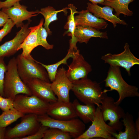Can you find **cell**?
Returning a JSON list of instances; mask_svg holds the SVG:
<instances>
[{
  "mask_svg": "<svg viewBox=\"0 0 139 139\" xmlns=\"http://www.w3.org/2000/svg\"><path fill=\"white\" fill-rule=\"evenodd\" d=\"M72 103L78 117L85 124L92 122L95 116V105H82L76 99L74 100Z\"/></svg>",
  "mask_w": 139,
  "mask_h": 139,
  "instance_id": "22",
  "label": "cell"
},
{
  "mask_svg": "<svg viewBox=\"0 0 139 139\" xmlns=\"http://www.w3.org/2000/svg\"><path fill=\"white\" fill-rule=\"evenodd\" d=\"M3 91L4 97L13 100L19 94L32 95L28 88L19 76L17 69L16 58L14 57L9 60L7 65Z\"/></svg>",
  "mask_w": 139,
  "mask_h": 139,
  "instance_id": "3",
  "label": "cell"
},
{
  "mask_svg": "<svg viewBox=\"0 0 139 139\" xmlns=\"http://www.w3.org/2000/svg\"><path fill=\"white\" fill-rule=\"evenodd\" d=\"M46 114L54 119L67 120L78 117L72 103L58 100L49 103Z\"/></svg>",
  "mask_w": 139,
  "mask_h": 139,
  "instance_id": "14",
  "label": "cell"
},
{
  "mask_svg": "<svg viewBox=\"0 0 139 139\" xmlns=\"http://www.w3.org/2000/svg\"><path fill=\"white\" fill-rule=\"evenodd\" d=\"M44 21V19H42L38 25L29 28L30 32L18 49V51L21 49H22L21 54L23 56L27 57L30 55L32 50L38 46L37 34L39 29L42 26Z\"/></svg>",
  "mask_w": 139,
  "mask_h": 139,
  "instance_id": "20",
  "label": "cell"
},
{
  "mask_svg": "<svg viewBox=\"0 0 139 139\" xmlns=\"http://www.w3.org/2000/svg\"><path fill=\"white\" fill-rule=\"evenodd\" d=\"M21 0H6L0 2V9L3 8H7L11 7L16 2Z\"/></svg>",
  "mask_w": 139,
  "mask_h": 139,
  "instance_id": "34",
  "label": "cell"
},
{
  "mask_svg": "<svg viewBox=\"0 0 139 139\" xmlns=\"http://www.w3.org/2000/svg\"><path fill=\"white\" fill-rule=\"evenodd\" d=\"M79 14L74 16L76 26L81 25L88 26L97 30L106 29L108 24L103 19L98 18L88 10L78 12Z\"/></svg>",
  "mask_w": 139,
  "mask_h": 139,
  "instance_id": "18",
  "label": "cell"
},
{
  "mask_svg": "<svg viewBox=\"0 0 139 139\" xmlns=\"http://www.w3.org/2000/svg\"><path fill=\"white\" fill-rule=\"evenodd\" d=\"M14 25L12 20L9 19L0 30V42L5 36L10 32Z\"/></svg>",
  "mask_w": 139,
  "mask_h": 139,
  "instance_id": "31",
  "label": "cell"
},
{
  "mask_svg": "<svg viewBox=\"0 0 139 139\" xmlns=\"http://www.w3.org/2000/svg\"><path fill=\"white\" fill-rule=\"evenodd\" d=\"M49 103L33 95L19 94L13 100V107L25 114H34L38 116L46 114Z\"/></svg>",
  "mask_w": 139,
  "mask_h": 139,
  "instance_id": "6",
  "label": "cell"
},
{
  "mask_svg": "<svg viewBox=\"0 0 139 139\" xmlns=\"http://www.w3.org/2000/svg\"><path fill=\"white\" fill-rule=\"evenodd\" d=\"M37 117V115L34 114L24 115L21 118L20 123L6 130L5 139H21L34 134L41 126Z\"/></svg>",
  "mask_w": 139,
  "mask_h": 139,
  "instance_id": "9",
  "label": "cell"
},
{
  "mask_svg": "<svg viewBox=\"0 0 139 139\" xmlns=\"http://www.w3.org/2000/svg\"><path fill=\"white\" fill-rule=\"evenodd\" d=\"M37 119L41 125L49 128H58L68 133L72 138L75 139L82 134L85 129V124L77 118L67 120H58L46 114L38 116Z\"/></svg>",
  "mask_w": 139,
  "mask_h": 139,
  "instance_id": "5",
  "label": "cell"
},
{
  "mask_svg": "<svg viewBox=\"0 0 139 139\" xmlns=\"http://www.w3.org/2000/svg\"><path fill=\"white\" fill-rule=\"evenodd\" d=\"M13 101L0 95V108L4 111L13 108Z\"/></svg>",
  "mask_w": 139,
  "mask_h": 139,
  "instance_id": "33",
  "label": "cell"
},
{
  "mask_svg": "<svg viewBox=\"0 0 139 139\" xmlns=\"http://www.w3.org/2000/svg\"><path fill=\"white\" fill-rule=\"evenodd\" d=\"M16 58L17 71L23 82L32 78H38L50 83L45 68L31 55L24 57L20 54Z\"/></svg>",
  "mask_w": 139,
  "mask_h": 139,
  "instance_id": "4",
  "label": "cell"
},
{
  "mask_svg": "<svg viewBox=\"0 0 139 139\" xmlns=\"http://www.w3.org/2000/svg\"><path fill=\"white\" fill-rule=\"evenodd\" d=\"M121 122L125 127L124 132L121 131L113 133L112 135L115 139H139L135 127V122L133 116L128 112L125 113Z\"/></svg>",
  "mask_w": 139,
  "mask_h": 139,
  "instance_id": "21",
  "label": "cell"
},
{
  "mask_svg": "<svg viewBox=\"0 0 139 139\" xmlns=\"http://www.w3.org/2000/svg\"><path fill=\"white\" fill-rule=\"evenodd\" d=\"M68 9L71 11L70 14L68 16L67 21L65 25L64 28L68 30L64 34L67 33L69 36L71 37L72 38L70 42L73 43L75 40L74 32L76 25L74 19V15L76 13H78V12L76 11V8L72 4H70L68 5Z\"/></svg>",
  "mask_w": 139,
  "mask_h": 139,
  "instance_id": "27",
  "label": "cell"
},
{
  "mask_svg": "<svg viewBox=\"0 0 139 139\" xmlns=\"http://www.w3.org/2000/svg\"><path fill=\"white\" fill-rule=\"evenodd\" d=\"M68 8L66 7L62 10L57 11L53 7L48 6L41 9L39 13L41 14L44 18L45 21L44 25L48 34L50 35L51 33L49 28V24L52 22L57 20V14L58 13L61 12H66L65 11Z\"/></svg>",
  "mask_w": 139,
  "mask_h": 139,
  "instance_id": "25",
  "label": "cell"
},
{
  "mask_svg": "<svg viewBox=\"0 0 139 139\" xmlns=\"http://www.w3.org/2000/svg\"><path fill=\"white\" fill-rule=\"evenodd\" d=\"M93 4H101L104 2V0H89Z\"/></svg>",
  "mask_w": 139,
  "mask_h": 139,
  "instance_id": "38",
  "label": "cell"
},
{
  "mask_svg": "<svg viewBox=\"0 0 139 139\" xmlns=\"http://www.w3.org/2000/svg\"><path fill=\"white\" fill-rule=\"evenodd\" d=\"M70 48L68 53L65 57L57 62L52 64L46 65L37 61L38 63L42 65L46 69L50 81L52 82L55 80L58 68L61 64L67 65V60L70 58H73L75 50L77 48L76 45L70 44Z\"/></svg>",
  "mask_w": 139,
  "mask_h": 139,
  "instance_id": "23",
  "label": "cell"
},
{
  "mask_svg": "<svg viewBox=\"0 0 139 139\" xmlns=\"http://www.w3.org/2000/svg\"><path fill=\"white\" fill-rule=\"evenodd\" d=\"M115 102L113 98L107 94L102 99L99 107L104 121H109L108 124L119 132L121 131L123 128V123L120 119L124 117L125 113L121 107L115 104Z\"/></svg>",
  "mask_w": 139,
  "mask_h": 139,
  "instance_id": "7",
  "label": "cell"
},
{
  "mask_svg": "<svg viewBox=\"0 0 139 139\" xmlns=\"http://www.w3.org/2000/svg\"><path fill=\"white\" fill-rule=\"evenodd\" d=\"M86 7L89 12L94 14L97 17L103 19L112 23L114 27L115 28L117 24L123 25L127 24L125 21L121 20L112 13L113 9L111 7L106 6L103 7H100L97 4L88 3Z\"/></svg>",
  "mask_w": 139,
  "mask_h": 139,
  "instance_id": "17",
  "label": "cell"
},
{
  "mask_svg": "<svg viewBox=\"0 0 139 139\" xmlns=\"http://www.w3.org/2000/svg\"><path fill=\"white\" fill-rule=\"evenodd\" d=\"M9 19L8 15L0 9V27L3 26Z\"/></svg>",
  "mask_w": 139,
  "mask_h": 139,
  "instance_id": "35",
  "label": "cell"
},
{
  "mask_svg": "<svg viewBox=\"0 0 139 139\" xmlns=\"http://www.w3.org/2000/svg\"><path fill=\"white\" fill-rule=\"evenodd\" d=\"M77 48L74 53L72 63L68 65L66 71L67 76L72 83L80 79L87 78L89 74L92 70L91 65L84 59Z\"/></svg>",
  "mask_w": 139,
  "mask_h": 139,
  "instance_id": "11",
  "label": "cell"
},
{
  "mask_svg": "<svg viewBox=\"0 0 139 139\" xmlns=\"http://www.w3.org/2000/svg\"><path fill=\"white\" fill-rule=\"evenodd\" d=\"M105 0V1H114V0Z\"/></svg>",
  "mask_w": 139,
  "mask_h": 139,
  "instance_id": "39",
  "label": "cell"
},
{
  "mask_svg": "<svg viewBox=\"0 0 139 139\" xmlns=\"http://www.w3.org/2000/svg\"><path fill=\"white\" fill-rule=\"evenodd\" d=\"M24 115L14 107L3 111L0 115V126L6 128Z\"/></svg>",
  "mask_w": 139,
  "mask_h": 139,
  "instance_id": "26",
  "label": "cell"
},
{
  "mask_svg": "<svg viewBox=\"0 0 139 139\" xmlns=\"http://www.w3.org/2000/svg\"><path fill=\"white\" fill-rule=\"evenodd\" d=\"M134 0H114L105 1L102 5L108 6L112 7L116 12L114 15L119 18L120 14L125 16H132L133 13L128 8V5Z\"/></svg>",
  "mask_w": 139,
  "mask_h": 139,
  "instance_id": "24",
  "label": "cell"
},
{
  "mask_svg": "<svg viewBox=\"0 0 139 139\" xmlns=\"http://www.w3.org/2000/svg\"><path fill=\"white\" fill-rule=\"evenodd\" d=\"M72 86L73 83L67 77L65 68L62 67L57 69L55 79L51 83V88L58 100L70 102L69 92Z\"/></svg>",
  "mask_w": 139,
  "mask_h": 139,
  "instance_id": "12",
  "label": "cell"
},
{
  "mask_svg": "<svg viewBox=\"0 0 139 139\" xmlns=\"http://www.w3.org/2000/svg\"><path fill=\"white\" fill-rule=\"evenodd\" d=\"M135 124L137 132L138 134L139 135V116L135 122Z\"/></svg>",
  "mask_w": 139,
  "mask_h": 139,
  "instance_id": "37",
  "label": "cell"
},
{
  "mask_svg": "<svg viewBox=\"0 0 139 139\" xmlns=\"http://www.w3.org/2000/svg\"><path fill=\"white\" fill-rule=\"evenodd\" d=\"M124 51L118 54L108 53L103 56L102 60L110 66H118L124 68L129 75H131V67L135 65L139 64V59L135 57L131 52L129 46L126 43Z\"/></svg>",
  "mask_w": 139,
  "mask_h": 139,
  "instance_id": "10",
  "label": "cell"
},
{
  "mask_svg": "<svg viewBox=\"0 0 139 139\" xmlns=\"http://www.w3.org/2000/svg\"><path fill=\"white\" fill-rule=\"evenodd\" d=\"M1 2V0H0V2Z\"/></svg>",
  "mask_w": 139,
  "mask_h": 139,
  "instance_id": "40",
  "label": "cell"
},
{
  "mask_svg": "<svg viewBox=\"0 0 139 139\" xmlns=\"http://www.w3.org/2000/svg\"><path fill=\"white\" fill-rule=\"evenodd\" d=\"M71 90L77 99L85 104L96 105L98 107L107 94L99 83L88 78L73 82Z\"/></svg>",
  "mask_w": 139,
  "mask_h": 139,
  "instance_id": "2",
  "label": "cell"
},
{
  "mask_svg": "<svg viewBox=\"0 0 139 139\" xmlns=\"http://www.w3.org/2000/svg\"><path fill=\"white\" fill-rule=\"evenodd\" d=\"M104 81L105 86L110 88L109 90L104 89V92H107L115 90L118 93L119 98L115 103L116 105H119L126 98L139 97L138 88L129 84L124 80L119 66H110Z\"/></svg>",
  "mask_w": 139,
  "mask_h": 139,
  "instance_id": "1",
  "label": "cell"
},
{
  "mask_svg": "<svg viewBox=\"0 0 139 139\" xmlns=\"http://www.w3.org/2000/svg\"><path fill=\"white\" fill-rule=\"evenodd\" d=\"M48 34L46 29L42 26L39 29L37 34L38 46H41L47 50L52 49L53 45H50L47 42V38Z\"/></svg>",
  "mask_w": 139,
  "mask_h": 139,
  "instance_id": "29",
  "label": "cell"
},
{
  "mask_svg": "<svg viewBox=\"0 0 139 139\" xmlns=\"http://www.w3.org/2000/svg\"><path fill=\"white\" fill-rule=\"evenodd\" d=\"M6 131V128L2 127L0 126V139H5Z\"/></svg>",
  "mask_w": 139,
  "mask_h": 139,
  "instance_id": "36",
  "label": "cell"
},
{
  "mask_svg": "<svg viewBox=\"0 0 139 139\" xmlns=\"http://www.w3.org/2000/svg\"><path fill=\"white\" fill-rule=\"evenodd\" d=\"M89 128L76 139H91L101 138L105 139H115L112 135L117 132L107 124L104 120L100 108L95 109L94 118Z\"/></svg>",
  "mask_w": 139,
  "mask_h": 139,
  "instance_id": "8",
  "label": "cell"
},
{
  "mask_svg": "<svg viewBox=\"0 0 139 139\" xmlns=\"http://www.w3.org/2000/svg\"><path fill=\"white\" fill-rule=\"evenodd\" d=\"M72 137L68 133L56 128H49L45 133L43 139H71Z\"/></svg>",
  "mask_w": 139,
  "mask_h": 139,
  "instance_id": "28",
  "label": "cell"
},
{
  "mask_svg": "<svg viewBox=\"0 0 139 139\" xmlns=\"http://www.w3.org/2000/svg\"><path fill=\"white\" fill-rule=\"evenodd\" d=\"M24 83L32 95L49 103L58 100L51 89V83L38 78H32Z\"/></svg>",
  "mask_w": 139,
  "mask_h": 139,
  "instance_id": "13",
  "label": "cell"
},
{
  "mask_svg": "<svg viewBox=\"0 0 139 139\" xmlns=\"http://www.w3.org/2000/svg\"><path fill=\"white\" fill-rule=\"evenodd\" d=\"M27 7L20 4L19 2L15 4L11 7L3 8L2 11L7 14L18 28L24 25L23 22L28 20L31 22V18L39 14V11H29L27 10Z\"/></svg>",
  "mask_w": 139,
  "mask_h": 139,
  "instance_id": "15",
  "label": "cell"
},
{
  "mask_svg": "<svg viewBox=\"0 0 139 139\" xmlns=\"http://www.w3.org/2000/svg\"><path fill=\"white\" fill-rule=\"evenodd\" d=\"M4 57H0V95L4 97L3 85L7 65L4 60Z\"/></svg>",
  "mask_w": 139,
  "mask_h": 139,
  "instance_id": "30",
  "label": "cell"
},
{
  "mask_svg": "<svg viewBox=\"0 0 139 139\" xmlns=\"http://www.w3.org/2000/svg\"><path fill=\"white\" fill-rule=\"evenodd\" d=\"M30 23L28 21L21 27V30L16 33L13 39L0 46V57H10L18 51V48L30 32L28 27Z\"/></svg>",
  "mask_w": 139,
  "mask_h": 139,
  "instance_id": "16",
  "label": "cell"
},
{
  "mask_svg": "<svg viewBox=\"0 0 139 139\" xmlns=\"http://www.w3.org/2000/svg\"><path fill=\"white\" fill-rule=\"evenodd\" d=\"M49 128L41 125L38 130L34 134L23 137L21 139H42L46 131Z\"/></svg>",
  "mask_w": 139,
  "mask_h": 139,
  "instance_id": "32",
  "label": "cell"
},
{
  "mask_svg": "<svg viewBox=\"0 0 139 139\" xmlns=\"http://www.w3.org/2000/svg\"><path fill=\"white\" fill-rule=\"evenodd\" d=\"M74 35L75 40L72 43L75 45L77 42L87 44L90 39L92 37L108 39L106 32H101L99 30L92 27L81 25H77L76 26Z\"/></svg>",
  "mask_w": 139,
  "mask_h": 139,
  "instance_id": "19",
  "label": "cell"
}]
</instances>
